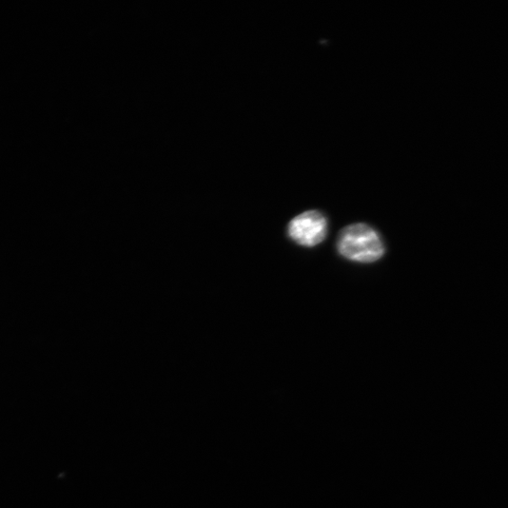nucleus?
<instances>
[{
	"mask_svg": "<svg viewBox=\"0 0 508 508\" xmlns=\"http://www.w3.org/2000/svg\"><path fill=\"white\" fill-rule=\"evenodd\" d=\"M337 250L344 258L362 264L375 263L385 254V246L380 234L365 223L345 227L339 232Z\"/></svg>",
	"mask_w": 508,
	"mask_h": 508,
	"instance_id": "nucleus-1",
	"label": "nucleus"
},
{
	"mask_svg": "<svg viewBox=\"0 0 508 508\" xmlns=\"http://www.w3.org/2000/svg\"><path fill=\"white\" fill-rule=\"evenodd\" d=\"M289 238L298 245L314 248L327 238L328 221L318 210H309L293 219L287 227Z\"/></svg>",
	"mask_w": 508,
	"mask_h": 508,
	"instance_id": "nucleus-2",
	"label": "nucleus"
}]
</instances>
